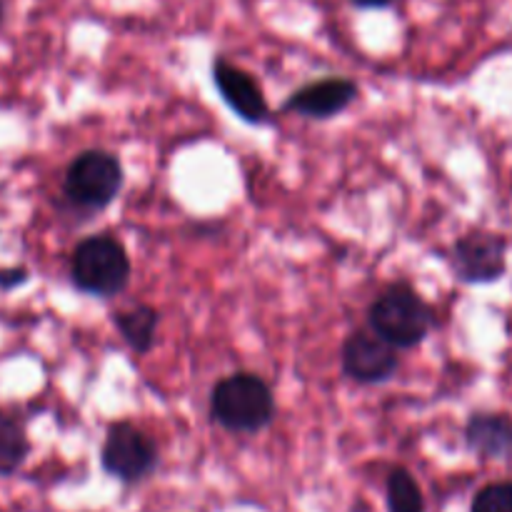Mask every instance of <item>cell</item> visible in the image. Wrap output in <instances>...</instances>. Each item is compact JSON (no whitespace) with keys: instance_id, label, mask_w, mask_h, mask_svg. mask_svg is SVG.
I'll use <instances>...</instances> for the list:
<instances>
[{"instance_id":"6da1fadb","label":"cell","mask_w":512,"mask_h":512,"mask_svg":"<svg viewBox=\"0 0 512 512\" xmlns=\"http://www.w3.org/2000/svg\"><path fill=\"white\" fill-rule=\"evenodd\" d=\"M275 395L255 373H233L215 383L210 418L228 433L255 435L275 420Z\"/></svg>"},{"instance_id":"7a4b0ae2","label":"cell","mask_w":512,"mask_h":512,"mask_svg":"<svg viewBox=\"0 0 512 512\" xmlns=\"http://www.w3.org/2000/svg\"><path fill=\"white\" fill-rule=\"evenodd\" d=\"M133 275L130 255L115 235H88L70 255V280L75 288L93 298H115L123 293Z\"/></svg>"},{"instance_id":"3957f363","label":"cell","mask_w":512,"mask_h":512,"mask_svg":"<svg viewBox=\"0 0 512 512\" xmlns=\"http://www.w3.org/2000/svg\"><path fill=\"white\" fill-rule=\"evenodd\" d=\"M368 323L395 350H410L428 338L435 315L413 285L393 283L370 303Z\"/></svg>"},{"instance_id":"277c9868","label":"cell","mask_w":512,"mask_h":512,"mask_svg":"<svg viewBox=\"0 0 512 512\" xmlns=\"http://www.w3.org/2000/svg\"><path fill=\"white\" fill-rule=\"evenodd\" d=\"M123 165L108 150H83L65 170L63 193L80 210H103L123 188Z\"/></svg>"},{"instance_id":"5b68a950","label":"cell","mask_w":512,"mask_h":512,"mask_svg":"<svg viewBox=\"0 0 512 512\" xmlns=\"http://www.w3.org/2000/svg\"><path fill=\"white\" fill-rule=\"evenodd\" d=\"M158 445L128 420H118L105 433L100 463L110 478L125 485H138L158 468Z\"/></svg>"},{"instance_id":"8992f818","label":"cell","mask_w":512,"mask_h":512,"mask_svg":"<svg viewBox=\"0 0 512 512\" xmlns=\"http://www.w3.org/2000/svg\"><path fill=\"white\" fill-rule=\"evenodd\" d=\"M505 255H508V240L503 235L475 230L455 240L450 250V268L460 283H495L508 270Z\"/></svg>"},{"instance_id":"52a82bcc","label":"cell","mask_w":512,"mask_h":512,"mask_svg":"<svg viewBox=\"0 0 512 512\" xmlns=\"http://www.w3.org/2000/svg\"><path fill=\"white\" fill-rule=\"evenodd\" d=\"M340 363L343 373L360 385L388 383L400 368L398 350L370 328L355 330L345 338Z\"/></svg>"},{"instance_id":"ba28073f","label":"cell","mask_w":512,"mask_h":512,"mask_svg":"<svg viewBox=\"0 0 512 512\" xmlns=\"http://www.w3.org/2000/svg\"><path fill=\"white\" fill-rule=\"evenodd\" d=\"M213 83L218 88L220 98L225 100L230 110L240 120L250 125H263L270 120V105L265 100L263 88L258 78L240 65L230 63L225 58H215L213 63Z\"/></svg>"},{"instance_id":"9c48e42d","label":"cell","mask_w":512,"mask_h":512,"mask_svg":"<svg viewBox=\"0 0 512 512\" xmlns=\"http://www.w3.org/2000/svg\"><path fill=\"white\" fill-rule=\"evenodd\" d=\"M358 83L343 75H328V78L313 80L295 90L283 108L298 113L310 120H328L348 110L358 98Z\"/></svg>"},{"instance_id":"30bf717a","label":"cell","mask_w":512,"mask_h":512,"mask_svg":"<svg viewBox=\"0 0 512 512\" xmlns=\"http://www.w3.org/2000/svg\"><path fill=\"white\" fill-rule=\"evenodd\" d=\"M465 440L473 453L488 460L512 458V420L510 415L478 413L465 428Z\"/></svg>"},{"instance_id":"8fae6325","label":"cell","mask_w":512,"mask_h":512,"mask_svg":"<svg viewBox=\"0 0 512 512\" xmlns=\"http://www.w3.org/2000/svg\"><path fill=\"white\" fill-rule=\"evenodd\" d=\"M113 325L133 353L145 355L153 350L158 335L160 313L150 305H133L113 313Z\"/></svg>"},{"instance_id":"7c38bea8","label":"cell","mask_w":512,"mask_h":512,"mask_svg":"<svg viewBox=\"0 0 512 512\" xmlns=\"http://www.w3.org/2000/svg\"><path fill=\"white\" fill-rule=\"evenodd\" d=\"M30 455V440L23 418L0 410V478H10L23 468Z\"/></svg>"},{"instance_id":"4fadbf2b","label":"cell","mask_w":512,"mask_h":512,"mask_svg":"<svg viewBox=\"0 0 512 512\" xmlns=\"http://www.w3.org/2000/svg\"><path fill=\"white\" fill-rule=\"evenodd\" d=\"M388 512H425V495L408 468H393L385 480Z\"/></svg>"},{"instance_id":"5bb4252c","label":"cell","mask_w":512,"mask_h":512,"mask_svg":"<svg viewBox=\"0 0 512 512\" xmlns=\"http://www.w3.org/2000/svg\"><path fill=\"white\" fill-rule=\"evenodd\" d=\"M470 512H512V483H490L473 498Z\"/></svg>"},{"instance_id":"9a60e30c","label":"cell","mask_w":512,"mask_h":512,"mask_svg":"<svg viewBox=\"0 0 512 512\" xmlns=\"http://www.w3.org/2000/svg\"><path fill=\"white\" fill-rule=\"evenodd\" d=\"M30 273L28 268H23V265H18V268H5L0 270V288L3 290H13L18 288V285L28 283Z\"/></svg>"},{"instance_id":"2e32d148","label":"cell","mask_w":512,"mask_h":512,"mask_svg":"<svg viewBox=\"0 0 512 512\" xmlns=\"http://www.w3.org/2000/svg\"><path fill=\"white\" fill-rule=\"evenodd\" d=\"M358 8H388L390 3H395V0H353Z\"/></svg>"},{"instance_id":"e0dca14e","label":"cell","mask_w":512,"mask_h":512,"mask_svg":"<svg viewBox=\"0 0 512 512\" xmlns=\"http://www.w3.org/2000/svg\"><path fill=\"white\" fill-rule=\"evenodd\" d=\"M3 23H5V3L0 0V28H3Z\"/></svg>"}]
</instances>
